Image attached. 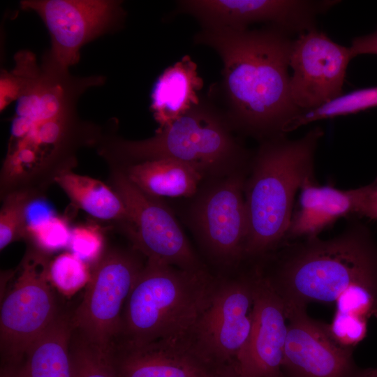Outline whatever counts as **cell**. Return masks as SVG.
<instances>
[{"instance_id": "cell-1", "label": "cell", "mask_w": 377, "mask_h": 377, "mask_svg": "<svg viewBox=\"0 0 377 377\" xmlns=\"http://www.w3.org/2000/svg\"><path fill=\"white\" fill-rule=\"evenodd\" d=\"M283 29H202L194 42L213 49L223 63L221 92L232 128L261 138L281 134L300 112L290 94L292 40Z\"/></svg>"}, {"instance_id": "cell-2", "label": "cell", "mask_w": 377, "mask_h": 377, "mask_svg": "<svg viewBox=\"0 0 377 377\" xmlns=\"http://www.w3.org/2000/svg\"><path fill=\"white\" fill-rule=\"evenodd\" d=\"M282 244L268 273L261 272L282 300L286 312L311 302L333 303L349 287H377V243L370 230L352 218L336 237Z\"/></svg>"}, {"instance_id": "cell-3", "label": "cell", "mask_w": 377, "mask_h": 377, "mask_svg": "<svg viewBox=\"0 0 377 377\" xmlns=\"http://www.w3.org/2000/svg\"><path fill=\"white\" fill-rule=\"evenodd\" d=\"M323 135L315 127L297 140L281 134L261 144L244 186L245 258H264L286 242L295 194L306 179H315V153Z\"/></svg>"}, {"instance_id": "cell-4", "label": "cell", "mask_w": 377, "mask_h": 377, "mask_svg": "<svg viewBox=\"0 0 377 377\" xmlns=\"http://www.w3.org/2000/svg\"><path fill=\"white\" fill-rule=\"evenodd\" d=\"M216 283L205 269L184 270L147 259L126 301L116 341L144 343L186 336Z\"/></svg>"}, {"instance_id": "cell-5", "label": "cell", "mask_w": 377, "mask_h": 377, "mask_svg": "<svg viewBox=\"0 0 377 377\" xmlns=\"http://www.w3.org/2000/svg\"><path fill=\"white\" fill-rule=\"evenodd\" d=\"M225 112L202 99L169 126L151 138L119 140L111 153L131 164L170 158L188 164L205 176L229 175L243 170L248 154L232 135Z\"/></svg>"}, {"instance_id": "cell-6", "label": "cell", "mask_w": 377, "mask_h": 377, "mask_svg": "<svg viewBox=\"0 0 377 377\" xmlns=\"http://www.w3.org/2000/svg\"><path fill=\"white\" fill-rule=\"evenodd\" d=\"M49 267L43 251L29 250L4 297L0 311L3 365L20 366L31 344L59 315Z\"/></svg>"}, {"instance_id": "cell-7", "label": "cell", "mask_w": 377, "mask_h": 377, "mask_svg": "<svg viewBox=\"0 0 377 377\" xmlns=\"http://www.w3.org/2000/svg\"><path fill=\"white\" fill-rule=\"evenodd\" d=\"M143 267L131 252L112 249L103 254L71 317L73 332L90 343L110 349L120 335L126 301Z\"/></svg>"}, {"instance_id": "cell-8", "label": "cell", "mask_w": 377, "mask_h": 377, "mask_svg": "<svg viewBox=\"0 0 377 377\" xmlns=\"http://www.w3.org/2000/svg\"><path fill=\"white\" fill-rule=\"evenodd\" d=\"M254 269L217 281L206 307L186 337L196 353L215 369L236 361L251 330Z\"/></svg>"}, {"instance_id": "cell-9", "label": "cell", "mask_w": 377, "mask_h": 377, "mask_svg": "<svg viewBox=\"0 0 377 377\" xmlns=\"http://www.w3.org/2000/svg\"><path fill=\"white\" fill-rule=\"evenodd\" d=\"M113 190L121 198L129 217L127 233L138 251L147 259L178 268L204 269L170 210L157 198L135 186L123 171L114 170Z\"/></svg>"}, {"instance_id": "cell-10", "label": "cell", "mask_w": 377, "mask_h": 377, "mask_svg": "<svg viewBox=\"0 0 377 377\" xmlns=\"http://www.w3.org/2000/svg\"><path fill=\"white\" fill-rule=\"evenodd\" d=\"M244 170L204 191L194 202L191 220L205 251L216 262L234 265L245 259L247 234Z\"/></svg>"}, {"instance_id": "cell-11", "label": "cell", "mask_w": 377, "mask_h": 377, "mask_svg": "<svg viewBox=\"0 0 377 377\" xmlns=\"http://www.w3.org/2000/svg\"><path fill=\"white\" fill-rule=\"evenodd\" d=\"M352 59L349 47L315 27L300 34L291 45L290 89L300 111L320 107L342 94Z\"/></svg>"}, {"instance_id": "cell-12", "label": "cell", "mask_w": 377, "mask_h": 377, "mask_svg": "<svg viewBox=\"0 0 377 377\" xmlns=\"http://www.w3.org/2000/svg\"><path fill=\"white\" fill-rule=\"evenodd\" d=\"M335 1L185 0L177 1L179 12L195 17L202 28L245 29L264 22L286 32L300 34L313 28L316 16Z\"/></svg>"}, {"instance_id": "cell-13", "label": "cell", "mask_w": 377, "mask_h": 377, "mask_svg": "<svg viewBox=\"0 0 377 377\" xmlns=\"http://www.w3.org/2000/svg\"><path fill=\"white\" fill-rule=\"evenodd\" d=\"M21 4L43 20L52 40L48 61L65 71L78 61L82 45L103 34L121 15L120 2L114 1L35 0Z\"/></svg>"}, {"instance_id": "cell-14", "label": "cell", "mask_w": 377, "mask_h": 377, "mask_svg": "<svg viewBox=\"0 0 377 377\" xmlns=\"http://www.w3.org/2000/svg\"><path fill=\"white\" fill-rule=\"evenodd\" d=\"M288 332L282 362L283 377H360L353 348L330 336L327 324L310 318L306 309L286 312Z\"/></svg>"}, {"instance_id": "cell-15", "label": "cell", "mask_w": 377, "mask_h": 377, "mask_svg": "<svg viewBox=\"0 0 377 377\" xmlns=\"http://www.w3.org/2000/svg\"><path fill=\"white\" fill-rule=\"evenodd\" d=\"M283 302L260 268H254L252 325L235 364L244 377H283L288 332Z\"/></svg>"}, {"instance_id": "cell-16", "label": "cell", "mask_w": 377, "mask_h": 377, "mask_svg": "<svg viewBox=\"0 0 377 377\" xmlns=\"http://www.w3.org/2000/svg\"><path fill=\"white\" fill-rule=\"evenodd\" d=\"M112 351L119 377H214L186 336L144 343L116 341Z\"/></svg>"}, {"instance_id": "cell-17", "label": "cell", "mask_w": 377, "mask_h": 377, "mask_svg": "<svg viewBox=\"0 0 377 377\" xmlns=\"http://www.w3.org/2000/svg\"><path fill=\"white\" fill-rule=\"evenodd\" d=\"M376 187L377 177L367 185L348 190L306 179L300 188L298 207L293 213L285 242L318 237L341 218H357L364 200Z\"/></svg>"}, {"instance_id": "cell-18", "label": "cell", "mask_w": 377, "mask_h": 377, "mask_svg": "<svg viewBox=\"0 0 377 377\" xmlns=\"http://www.w3.org/2000/svg\"><path fill=\"white\" fill-rule=\"evenodd\" d=\"M204 82L197 64L186 54L167 68L156 80L151 93V110L159 128L171 125L198 105Z\"/></svg>"}, {"instance_id": "cell-19", "label": "cell", "mask_w": 377, "mask_h": 377, "mask_svg": "<svg viewBox=\"0 0 377 377\" xmlns=\"http://www.w3.org/2000/svg\"><path fill=\"white\" fill-rule=\"evenodd\" d=\"M124 172L135 186L156 198L192 196L205 177L194 167L170 158L131 164Z\"/></svg>"}, {"instance_id": "cell-20", "label": "cell", "mask_w": 377, "mask_h": 377, "mask_svg": "<svg viewBox=\"0 0 377 377\" xmlns=\"http://www.w3.org/2000/svg\"><path fill=\"white\" fill-rule=\"evenodd\" d=\"M71 318L59 314L31 344L20 365L25 377H71Z\"/></svg>"}, {"instance_id": "cell-21", "label": "cell", "mask_w": 377, "mask_h": 377, "mask_svg": "<svg viewBox=\"0 0 377 377\" xmlns=\"http://www.w3.org/2000/svg\"><path fill=\"white\" fill-rule=\"evenodd\" d=\"M54 180L75 205L91 216L129 224L128 214L121 198L101 181L68 170L59 172Z\"/></svg>"}, {"instance_id": "cell-22", "label": "cell", "mask_w": 377, "mask_h": 377, "mask_svg": "<svg viewBox=\"0 0 377 377\" xmlns=\"http://www.w3.org/2000/svg\"><path fill=\"white\" fill-rule=\"evenodd\" d=\"M377 107V86L356 89L341 94L327 103L312 110L301 111L283 125L285 133L315 121L355 114Z\"/></svg>"}, {"instance_id": "cell-23", "label": "cell", "mask_w": 377, "mask_h": 377, "mask_svg": "<svg viewBox=\"0 0 377 377\" xmlns=\"http://www.w3.org/2000/svg\"><path fill=\"white\" fill-rule=\"evenodd\" d=\"M71 377H119L112 348L104 349L72 333L70 343Z\"/></svg>"}, {"instance_id": "cell-24", "label": "cell", "mask_w": 377, "mask_h": 377, "mask_svg": "<svg viewBox=\"0 0 377 377\" xmlns=\"http://www.w3.org/2000/svg\"><path fill=\"white\" fill-rule=\"evenodd\" d=\"M32 194L25 190H15L4 199L0 212V249L27 237L26 211L33 200Z\"/></svg>"}, {"instance_id": "cell-25", "label": "cell", "mask_w": 377, "mask_h": 377, "mask_svg": "<svg viewBox=\"0 0 377 377\" xmlns=\"http://www.w3.org/2000/svg\"><path fill=\"white\" fill-rule=\"evenodd\" d=\"M49 274L52 285L67 296L88 283L91 276L87 263L71 252L55 258L50 263Z\"/></svg>"}, {"instance_id": "cell-26", "label": "cell", "mask_w": 377, "mask_h": 377, "mask_svg": "<svg viewBox=\"0 0 377 377\" xmlns=\"http://www.w3.org/2000/svg\"><path fill=\"white\" fill-rule=\"evenodd\" d=\"M71 230L67 222L54 216L40 225L27 229V236L41 251H54L68 246Z\"/></svg>"}, {"instance_id": "cell-27", "label": "cell", "mask_w": 377, "mask_h": 377, "mask_svg": "<svg viewBox=\"0 0 377 377\" xmlns=\"http://www.w3.org/2000/svg\"><path fill=\"white\" fill-rule=\"evenodd\" d=\"M368 320L360 316L336 311L327 330L339 345L353 348L364 339L367 333Z\"/></svg>"}, {"instance_id": "cell-28", "label": "cell", "mask_w": 377, "mask_h": 377, "mask_svg": "<svg viewBox=\"0 0 377 377\" xmlns=\"http://www.w3.org/2000/svg\"><path fill=\"white\" fill-rule=\"evenodd\" d=\"M68 246L71 253L85 263L98 260L103 247V234L96 226H77L71 230Z\"/></svg>"}, {"instance_id": "cell-29", "label": "cell", "mask_w": 377, "mask_h": 377, "mask_svg": "<svg viewBox=\"0 0 377 377\" xmlns=\"http://www.w3.org/2000/svg\"><path fill=\"white\" fill-rule=\"evenodd\" d=\"M54 216L47 203L42 200H31L26 211L27 229L36 227Z\"/></svg>"}, {"instance_id": "cell-30", "label": "cell", "mask_w": 377, "mask_h": 377, "mask_svg": "<svg viewBox=\"0 0 377 377\" xmlns=\"http://www.w3.org/2000/svg\"><path fill=\"white\" fill-rule=\"evenodd\" d=\"M349 48L353 58L360 54H377V30L368 35L355 37Z\"/></svg>"}, {"instance_id": "cell-31", "label": "cell", "mask_w": 377, "mask_h": 377, "mask_svg": "<svg viewBox=\"0 0 377 377\" xmlns=\"http://www.w3.org/2000/svg\"><path fill=\"white\" fill-rule=\"evenodd\" d=\"M365 217L377 221V187L364 200L357 218Z\"/></svg>"}, {"instance_id": "cell-32", "label": "cell", "mask_w": 377, "mask_h": 377, "mask_svg": "<svg viewBox=\"0 0 377 377\" xmlns=\"http://www.w3.org/2000/svg\"><path fill=\"white\" fill-rule=\"evenodd\" d=\"M214 377H244L238 371L235 362L219 367L216 369Z\"/></svg>"}, {"instance_id": "cell-33", "label": "cell", "mask_w": 377, "mask_h": 377, "mask_svg": "<svg viewBox=\"0 0 377 377\" xmlns=\"http://www.w3.org/2000/svg\"><path fill=\"white\" fill-rule=\"evenodd\" d=\"M1 377H25L20 366L3 365L1 370Z\"/></svg>"}, {"instance_id": "cell-34", "label": "cell", "mask_w": 377, "mask_h": 377, "mask_svg": "<svg viewBox=\"0 0 377 377\" xmlns=\"http://www.w3.org/2000/svg\"><path fill=\"white\" fill-rule=\"evenodd\" d=\"M360 377H377V368L362 369Z\"/></svg>"}]
</instances>
